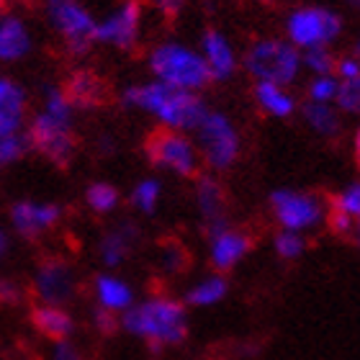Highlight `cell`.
<instances>
[{
    "label": "cell",
    "instance_id": "obj_1",
    "mask_svg": "<svg viewBox=\"0 0 360 360\" xmlns=\"http://www.w3.org/2000/svg\"><path fill=\"white\" fill-rule=\"evenodd\" d=\"M75 108L68 101L62 85L49 83L41 88V105L26 121V142L29 150L46 158L52 165L68 167L75 158Z\"/></svg>",
    "mask_w": 360,
    "mask_h": 360
},
{
    "label": "cell",
    "instance_id": "obj_2",
    "mask_svg": "<svg viewBox=\"0 0 360 360\" xmlns=\"http://www.w3.org/2000/svg\"><path fill=\"white\" fill-rule=\"evenodd\" d=\"M119 330L144 342L152 353H162L167 347L183 345L191 335L188 307L175 296L152 293V296L136 299L119 316Z\"/></svg>",
    "mask_w": 360,
    "mask_h": 360
},
{
    "label": "cell",
    "instance_id": "obj_3",
    "mask_svg": "<svg viewBox=\"0 0 360 360\" xmlns=\"http://www.w3.org/2000/svg\"><path fill=\"white\" fill-rule=\"evenodd\" d=\"M121 105L131 111L147 113L158 121L160 129L193 134L195 127L206 116L209 105L201 98V93L170 88L165 83L150 80V83H134L121 90Z\"/></svg>",
    "mask_w": 360,
    "mask_h": 360
},
{
    "label": "cell",
    "instance_id": "obj_4",
    "mask_svg": "<svg viewBox=\"0 0 360 360\" xmlns=\"http://www.w3.org/2000/svg\"><path fill=\"white\" fill-rule=\"evenodd\" d=\"M147 70L152 80L165 83L170 88L188 90V93H201L209 88V70L203 65L201 54L195 46H188L183 41L167 39L158 41L147 54Z\"/></svg>",
    "mask_w": 360,
    "mask_h": 360
},
{
    "label": "cell",
    "instance_id": "obj_5",
    "mask_svg": "<svg viewBox=\"0 0 360 360\" xmlns=\"http://www.w3.org/2000/svg\"><path fill=\"white\" fill-rule=\"evenodd\" d=\"M240 70L255 83H276L291 88L301 77V52L283 37H260L240 54Z\"/></svg>",
    "mask_w": 360,
    "mask_h": 360
},
{
    "label": "cell",
    "instance_id": "obj_6",
    "mask_svg": "<svg viewBox=\"0 0 360 360\" xmlns=\"http://www.w3.org/2000/svg\"><path fill=\"white\" fill-rule=\"evenodd\" d=\"M193 142L201 158V165L211 170V175L226 173L237 165V160L242 155V134L232 116H226L224 111L209 108L201 124L193 131Z\"/></svg>",
    "mask_w": 360,
    "mask_h": 360
},
{
    "label": "cell",
    "instance_id": "obj_7",
    "mask_svg": "<svg viewBox=\"0 0 360 360\" xmlns=\"http://www.w3.org/2000/svg\"><path fill=\"white\" fill-rule=\"evenodd\" d=\"M41 13L68 54L83 57L96 46V15L83 0H41Z\"/></svg>",
    "mask_w": 360,
    "mask_h": 360
},
{
    "label": "cell",
    "instance_id": "obj_8",
    "mask_svg": "<svg viewBox=\"0 0 360 360\" xmlns=\"http://www.w3.org/2000/svg\"><path fill=\"white\" fill-rule=\"evenodd\" d=\"M283 39L299 52L332 46L345 31V18L327 6H299L285 15Z\"/></svg>",
    "mask_w": 360,
    "mask_h": 360
},
{
    "label": "cell",
    "instance_id": "obj_9",
    "mask_svg": "<svg viewBox=\"0 0 360 360\" xmlns=\"http://www.w3.org/2000/svg\"><path fill=\"white\" fill-rule=\"evenodd\" d=\"M144 152H147L150 165L162 170V173H170L183 180L201 175V158H198V150H195V142L191 134L158 129L147 136Z\"/></svg>",
    "mask_w": 360,
    "mask_h": 360
},
{
    "label": "cell",
    "instance_id": "obj_10",
    "mask_svg": "<svg viewBox=\"0 0 360 360\" xmlns=\"http://www.w3.org/2000/svg\"><path fill=\"white\" fill-rule=\"evenodd\" d=\"M268 206L281 229L299 234L322 226L324 211H327V201L322 195L311 191H299V188H276L268 195Z\"/></svg>",
    "mask_w": 360,
    "mask_h": 360
},
{
    "label": "cell",
    "instance_id": "obj_11",
    "mask_svg": "<svg viewBox=\"0 0 360 360\" xmlns=\"http://www.w3.org/2000/svg\"><path fill=\"white\" fill-rule=\"evenodd\" d=\"M80 291L75 265L68 257L49 255L34 268L31 276V293L37 304H49V307H70Z\"/></svg>",
    "mask_w": 360,
    "mask_h": 360
},
{
    "label": "cell",
    "instance_id": "obj_12",
    "mask_svg": "<svg viewBox=\"0 0 360 360\" xmlns=\"http://www.w3.org/2000/svg\"><path fill=\"white\" fill-rule=\"evenodd\" d=\"M144 6L139 0H121L103 18H96V44L131 52L142 41Z\"/></svg>",
    "mask_w": 360,
    "mask_h": 360
},
{
    "label": "cell",
    "instance_id": "obj_13",
    "mask_svg": "<svg viewBox=\"0 0 360 360\" xmlns=\"http://www.w3.org/2000/svg\"><path fill=\"white\" fill-rule=\"evenodd\" d=\"M255 248V240L248 229L234 224H221L217 229H209L206 232V255H209V265L214 273H232L237 265L245 260V257L252 252Z\"/></svg>",
    "mask_w": 360,
    "mask_h": 360
},
{
    "label": "cell",
    "instance_id": "obj_14",
    "mask_svg": "<svg viewBox=\"0 0 360 360\" xmlns=\"http://www.w3.org/2000/svg\"><path fill=\"white\" fill-rule=\"evenodd\" d=\"M65 211L54 201H37V198H21L11 206L8 221L18 237L23 240H39L44 234L54 232L60 226Z\"/></svg>",
    "mask_w": 360,
    "mask_h": 360
},
{
    "label": "cell",
    "instance_id": "obj_15",
    "mask_svg": "<svg viewBox=\"0 0 360 360\" xmlns=\"http://www.w3.org/2000/svg\"><path fill=\"white\" fill-rule=\"evenodd\" d=\"M203 65L209 70L211 83H226L240 72V52L224 31L206 29L201 34V44L195 46Z\"/></svg>",
    "mask_w": 360,
    "mask_h": 360
},
{
    "label": "cell",
    "instance_id": "obj_16",
    "mask_svg": "<svg viewBox=\"0 0 360 360\" xmlns=\"http://www.w3.org/2000/svg\"><path fill=\"white\" fill-rule=\"evenodd\" d=\"M358 217H360V183L353 180L340 191L324 211V224L330 232L342 240H355L358 237Z\"/></svg>",
    "mask_w": 360,
    "mask_h": 360
},
{
    "label": "cell",
    "instance_id": "obj_17",
    "mask_svg": "<svg viewBox=\"0 0 360 360\" xmlns=\"http://www.w3.org/2000/svg\"><path fill=\"white\" fill-rule=\"evenodd\" d=\"M31 116L29 90L13 75H0V131L21 134Z\"/></svg>",
    "mask_w": 360,
    "mask_h": 360
},
{
    "label": "cell",
    "instance_id": "obj_18",
    "mask_svg": "<svg viewBox=\"0 0 360 360\" xmlns=\"http://www.w3.org/2000/svg\"><path fill=\"white\" fill-rule=\"evenodd\" d=\"M34 49V31L23 15L6 11L0 15V65H15Z\"/></svg>",
    "mask_w": 360,
    "mask_h": 360
},
{
    "label": "cell",
    "instance_id": "obj_19",
    "mask_svg": "<svg viewBox=\"0 0 360 360\" xmlns=\"http://www.w3.org/2000/svg\"><path fill=\"white\" fill-rule=\"evenodd\" d=\"M93 301H96L98 309L103 311H111V314L121 316L131 304L136 301V291L134 285L129 283L127 278L119 276L116 270H103L93 278Z\"/></svg>",
    "mask_w": 360,
    "mask_h": 360
},
{
    "label": "cell",
    "instance_id": "obj_20",
    "mask_svg": "<svg viewBox=\"0 0 360 360\" xmlns=\"http://www.w3.org/2000/svg\"><path fill=\"white\" fill-rule=\"evenodd\" d=\"M62 90H65V96H68L75 111H93V108H101L103 103H108V83L98 75L96 70H75L65 80Z\"/></svg>",
    "mask_w": 360,
    "mask_h": 360
},
{
    "label": "cell",
    "instance_id": "obj_21",
    "mask_svg": "<svg viewBox=\"0 0 360 360\" xmlns=\"http://www.w3.org/2000/svg\"><path fill=\"white\" fill-rule=\"evenodd\" d=\"M136 245H139V229L129 221H119L108 232L101 234L96 248L98 260L105 270H119L131 257Z\"/></svg>",
    "mask_w": 360,
    "mask_h": 360
},
{
    "label": "cell",
    "instance_id": "obj_22",
    "mask_svg": "<svg viewBox=\"0 0 360 360\" xmlns=\"http://www.w3.org/2000/svg\"><path fill=\"white\" fill-rule=\"evenodd\" d=\"M193 180H195V188H193L195 209H198V217L206 224V232L226 224L229 221L226 219V191L221 186V180L217 175H195Z\"/></svg>",
    "mask_w": 360,
    "mask_h": 360
},
{
    "label": "cell",
    "instance_id": "obj_23",
    "mask_svg": "<svg viewBox=\"0 0 360 360\" xmlns=\"http://www.w3.org/2000/svg\"><path fill=\"white\" fill-rule=\"evenodd\" d=\"M31 327L49 342L60 340H72L77 330V322L68 307H49V304H37L31 309Z\"/></svg>",
    "mask_w": 360,
    "mask_h": 360
},
{
    "label": "cell",
    "instance_id": "obj_24",
    "mask_svg": "<svg viewBox=\"0 0 360 360\" xmlns=\"http://www.w3.org/2000/svg\"><path fill=\"white\" fill-rule=\"evenodd\" d=\"M252 101L268 119H291L293 113L299 111V98L293 96V90L288 85L255 83Z\"/></svg>",
    "mask_w": 360,
    "mask_h": 360
},
{
    "label": "cell",
    "instance_id": "obj_25",
    "mask_svg": "<svg viewBox=\"0 0 360 360\" xmlns=\"http://www.w3.org/2000/svg\"><path fill=\"white\" fill-rule=\"evenodd\" d=\"M226 296H229V281H226V276L211 270L206 276L195 278L193 283L186 288L180 301L191 309H211V307H219Z\"/></svg>",
    "mask_w": 360,
    "mask_h": 360
},
{
    "label": "cell",
    "instance_id": "obj_26",
    "mask_svg": "<svg viewBox=\"0 0 360 360\" xmlns=\"http://www.w3.org/2000/svg\"><path fill=\"white\" fill-rule=\"evenodd\" d=\"M299 111L304 124L316 136H322V139H338L342 134V113L332 103H311V101H304V105H299Z\"/></svg>",
    "mask_w": 360,
    "mask_h": 360
},
{
    "label": "cell",
    "instance_id": "obj_27",
    "mask_svg": "<svg viewBox=\"0 0 360 360\" xmlns=\"http://www.w3.org/2000/svg\"><path fill=\"white\" fill-rule=\"evenodd\" d=\"M129 201H131V209L144 214V217H150L155 211L160 209V201H162V180L160 178H139L131 188V195H129Z\"/></svg>",
    "mask_w": 360,
    "mask_h": 360
},
{
    "label": "cell",
    "instance_id": "obj_28",
    "mask_svg": "<svg viewBox=\"0 0 360 360\" xmlns=\"http://www.w3.org/2000/svg\"><path fill=\"white\" fill-rule=\"evenodd\" d=\"M121 203V193L119 188L113 183H105V180H96L85 188V206H88L93 214L98 217H108L113 211L119 209Z\"/></svg>",
    "mask_w": 360,
    "mask_h": 360
},
{
    "label": "cell",
    "instance_id": "obj_29",
    "mask_svg": "<svg viewBox=\"0 0 360 360\" xmlns=\"http://www.w3.org/2000/svg\"><path fill=\"white\" fill-rule=\"evenodd\" d=\"M191 265V252H188L178 240H165L158 250V268L165 273V276L175 278L183 276Z\"/></svg>",
    "mask_w": 360,
    "mask_h": 360
},
{
    "label": "cell",
    "instance_id": "obj_30",
    "mask_svg": "<svg viewBox=\"0 0 360 360\" xmlns=\"http://www.w3.org/2000/svg\"><path fill=\"white\" fill-rule=\"evenodd\" d=\"M307 248H309L307 234L288 232V229H278L276 240H273V250H276V255L281 257L283 263H293V260L304 257Z\"/></svg>",
    "mask_w": 360,
    "mask_h": 360
},
{
    "label": "cell",
    "instance_id": "obj_31",
    "mask_svg": "<svg viewBox=\"0 0 360 360\" xmlns=\"http://www.w3.org/2000/svg\"><path fill=\"white\" fill-rule=\"evenodd\" d=\"M335 52L332 46H319V49H309L301 52V70H307L309 75H335Z\"/></svg>",
    "mask_w": 360,
    "mask_h": 360
},
{
    "label": "cell",
    "instance_id": "obj_32",
    "mask_svg": "<svg viewBox=\"0 0 360 360\" xmlns=\"http://www.w3.org/2000/svg\"><path fill=\"white\" fill-rule=\"evenodd\" d=\"M29 150V142H26V134H3L0 131V170L15 165L18 160H23V155Z\"/></svg>",
    "mask_w": 360,
    "mask_h": 360
},
{
    "label": "cell",
    "instance_id": "obj_33",
    "mask_svg": "<svg viewBox=\"0 0 360 360\" xmlns=\"http://www.w3.org/2000/svg\"><path fill=\"white\" fill-rule=\"evenodd\" d=\"M335 108L342 116L360 111V80H338V93H335Z\"/></svg>",
    "mask_w": 360,
    "mask_h": 360
},
{
    "label": "cell",
    "instance_id": "obj_34",
    "mask_svg": "<svg viewBox=\"0 0 360 360\" xmlns=\"http://www.w3.org/2000/svg\"><path fill=\"white\" fill-rule=\"evenodd\" d=\"M338 93V77L335 75H314L307 83V101L311 103H335Z\"/></svg>",
    "mask_w": 360,
    "mask_h": 360
},
{
    "label": "cell",
    "instance_id": "obj_35",
    "mask_svg": "<svg viewBox=\"0 0 360 360\" xmlns=\"http://www.w3.org/2000/svg\"><path fill=\"white\" fill-rule=\"evenodd\" d=\"M93 330L98 332V335H103V338H111V335H116L119 332V316L111 314V311H103V309H93Z\"/></svg>",
    "mask_w": 360,
    "mask_h": 360
},
{
    "label": "cell",
    "instance_id": "obj_36",
    "mask_svg": "<svg viewBox=\"0 0 360 360\" xmlns=\"http://www.w3.org/2000/svg\"><path fill=\"white\" fill-rule=\"evenodd\" d=\"M49 360H85V353L75 340H60L49 347Z\"/></svg>",
    "mask_w": 360,
    "mask_h": 360
},
{
    "label": "cell",
    "instance_id": "obj_37",
    "mask_svg": "<svg viewBox=\"0 0 360 360\" xmlns=\"http://www.w3.org/2000/svg\"><path fill=\"white\" fill-rule=\"evenodd\" d=\"M335 77H338V80H360L358 52H350V54H345V57H338V62H335Z\"/></svg>",
    "mask_w": 360,
    "mask_h": 360
},
{
    "label": "cell",
    "instance_id": "obj_38",
    "mask_svg": "<svg viewBox=\"0 0 360 360\" xmlns=\"http://www.w3.org/2000/svg\"><path fill=\"white\" fill-rule=\"evenodd\" d=\"M144 8H152L155 13L165 15V18H175V15L186 8V0H139Z\"/></svg>",
    "mask_w": 360,
    "mask_h": 360
},
{
    "label": "cell",
    "instance_id": "obj_39",
    "mask_svg": "<svg viewBox=\"0 0 360 360\" xmlns=\"http://www.w3.org/2000/svg\"><path fill=\"white\" fill-rule=\"evenodd\" d=\"M21 296H23V291L15 281H11V278H0V304L13 307V304L21 301Z\"/></svg>",
    "mask_w": 360,
    "mask_h": 360
},
{
    "label": "cell",
    "instance_id": "obj_40",
    "mask_svg": "<svg viewBox=\"0 0 360 360\" xmlns=\"http://www.w3.org/2000/svg\"><path fill=\"white\" fill-rule=\"evenodd\" d=\"M8 252H11V234H8L6 229L0 226V260H3Z\"/></svg>",
    "mask_w": 360,
    "mask_h": 360
},
{
    "label": "cell",
    "instance_id": "obj_41",
    "mask_svg": "<svg viewBox=\"0 0 360 360\" xmlns=\"http://www.w3.org/2000/svg\"><path fill=\"white\" fill-rule=\"evenodd\" d=\"M6 11H8V0H0V15L6 13Z\"/></svg>",
    "mask_w": 360,
    "mask_h": 360
},
{
    "label": "cell",
    "instance_id": "obj_42",
    "mask_svg": "<svg viewBox=\"0 0 360 360\" xmlns=\"http://www.w3.org/2000/svg\"><path fill=\"white\" fill-rule=\"evenodd\" d=\"M347 3H350V6H358V3H360V0H347Z\"/></svg>",
    "mask_w": 360,
    "mask_h": 360
},
{
    "label": "cell",
    "instance_id": "obj_43",
    "mask_svg": "<svg viewBox=\"0 0 360 360\" xmlns=\"http://www.w3.org/2000/svg\"><path fill=\"white\" fill-rule=\"evenodd\" d=\"M260 3H268V0H260Z\"/></svg>",
    "mask_w": 360,
    "mask_h": 360
}]
</instances>
